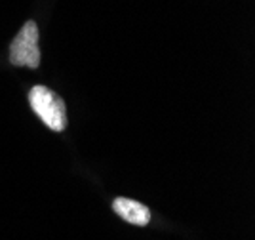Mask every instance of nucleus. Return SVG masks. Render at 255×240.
Returning a JSON list of instances; mask_svg holds the SVG:
<instances>
[{"instance_id": "f257e3e1", "label": "nucleus", "mask_w": 255, "mask_h": 240, "mask_svg": "<svg viewBox=\"0 0 255 240\" xmlns=\"http://www.w3.org/2000/svg\"><path fill=\"white\" fill-rule=\"evenodd\" d=\"M29 103L50 130L63 132L67 126V109L59 95L53 94L46 86H34L29 92Z\"/></svg>"}, {"instance_id": "f03ea898", "label": "nucleus", "mask_w": 255, "mask_h": 240, "mask_svg": "<svg viewBox=\"0 0 255 240\" xmlns=\"http://www.w3.org/2000/svg\"><path fill=\"white\" fill-rule=\"evenodd\" d=\"M10 63L15 67H31L40 65V48H38V27L34 21H27L15 38L10 44Z\"/></svg>"}, {"instance_id": "7ed1b4c3", "label": "nucleus", "mask_w": 255, "mask_h": 240, "mask_svg": "<svg viewBox=\"0 0 255 240\" xmlns=\"http://www.w3.org/2000/svg\"><path fill=\"white\" fill-rule=\"evenodd\" d=\"M113 210H115V214L120 216L124 221L133 223V225H139V227L147 225L150 221V210L147 208L145 204L137 202V200L122 199V197H120V199H115Z\"/></svg>"}]
</instances>
